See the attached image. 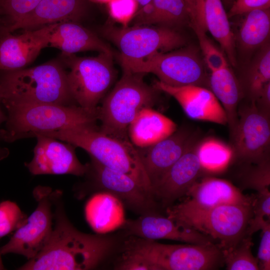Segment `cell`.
<instances>
[{"label": "cell", "instance_id": "8992f818", "mask_svg": "<svg viewBox=\"0 0 270 270\" xmlns=\"http://www.w3.org/2000/svg\"><path fill=\"white\" fill-rule=\"evenodd\" d=\"M167 217L218 242L222 251L234 246L246 236L252 218V204H224L204 209L186 201L166 208Z\"/></svg>", "mask_w": 270, "mask_h": 270}, {"label": "cell", "instance_id": "ffe728a7", "mask_svg": "<svg viewBox=\"0 0 270 270\" xmlns=\"http://www.w3.org/2000/svg\"><path fill=\"white\" fill-rule=\"evenodd\" d=\"M87 7V0H41L32 12L0 31L11 32L63 22H78L86 14Z\"/></svg>", "mask_w": 270, "mask_h": 270}, {"label": "cell", "instance_id": "e0dca14e", "mask_svg": "<svg viewBox=\"0 0 270 270\" xmlns=\"http://www.w3.org/2000/svg\"><path fill=\"white\" fill-rule=\"evenodd\" d=\"M198 142L190 146L152 188L156 202L167 208L186 195L196 182L202 170L196 151Z\"/></svg>", "mask_w": 270, "mask_h": 270}, {"label": "cell", "instance_id": "7402d4cb", "mask_svg": "<svg viewBox=\"0 0 270 270\" xmlns=\"http://www.w3.org/2000/svg\"><path fill=\"white\" fill-rule=\"evenodd\" d=\"M186 200L196 207L208 209L224 204L252 205L254 198L244 195L230 182L208 177L196 182L190 189Z\"/></svg>", "mask_w": 270, "mask_h": 270}, {"label": "cell", "instance_id": "d590c367", "mask_svg": "<svg viewBox=\"0 0 270 270\" xmlns=\"http://www.w3.org/2000/svg\"><path fill=\"white\" fill-rule=\"evenodd\" d=\"M248 173L245 179L246 184L258 192L269 190L270 184V167L269 158L260 162Z\"/></svg>", "mask_w": 270, "mask_h": 270}, {"label": "cell", "instance_id": "f35d334b", "mask_svg": "<svg viewBox=\"0 0 270 270\" xmlns=\"http://www.w3.org/2000/svg\"><path fill=\"white\" fill-rule=\"evenodd\" d=\"M257 106L262 111L270 112V82L266 84L254 101Z\"/></svg>", "mask_w": 270, "mask_h": 270}, {"label": "cell", "instance_id": "ba28073f", "mask_svg": "<svg viewBox=\"0 0 270 270\" xmlns=\"http://www.w3.org/2000/svg\"><path fill=\"white\" fill-rule=\"evenodd\" d=\"M118 58L123 70L152 73L159 81L169 86L209 87V76L204 63L192 48L182 47L168 52H156L140 60Z\"/></svg>", "mask_w": 270, "mask_h": 270}, {"label": "cell", "instance_id": "9c48e42d", "mask_svg": "<svg viewBox=\"0 0 270 270\" xmlns=\"http://www.w3.org/2000/svg\"><path fill=\"white\" fill-rule=\"evenodd\" d=\"M61 59L70 69L67 80L74 102L87 110L98 112V104L114 78L112 54L100 52L90 57L62 54Z\"/></svg>", "mask_w": 270, "mask_h": 270}, {"label": "cell", "instance_id": "74e56055", "mask_svg": "<svg viewBox=\"0 0 270 270\" xmlns=\"http://www.w3.org/2000/svg\"><path fill=\"white\" fill-rule=\"evenodd\" d=\"M270 0H236L232 4L228 16L244 14L256 10L270 9Z\"/></svg>", "mask_w": 270, "mask_h": 270}, {"label": "cell", "instance_id": "277c9868", "mask_svg": "<svg viewBox=\"0 0 270 270\" xmlns=\"http://www.w3.org/2000/svg\"><path fill=\"white\" fill-rule=\"evenodd\" d=\"M40 135L54 138L84 149L90 158L101 164L132 178L152 195L151 184L138 150L130 140L106 134L96 125L58 130Z\"/></svg>", "mask_w": 270, "mask_h": 270}, {"label": "cell", "instance_id": "6da1fadb", "mask_svg": "<svg viewBox=\"0 0 270 270\" xmlns=\"http://www.w3.org/2000/svg\"><path fill=\"white\" fill-rule=\"evenodd\" d=\"M62 192L52 191L54 226L42 250L20 270H87L96 268L112 252L114 240L78 230L66 216Z\"/></svg>", "mask_w": 270, "mask_h": 270}, {"label": "cell", "instance_id": "8d00e7d4", "mask_svg": "<svg viewBox=\"0 0 270 270\" xmlns=\"http://www.w3.org/2000/svg\"><path fill=\"white\" fill-rule=\"evenodd\" d=\"M262 238L258 253L260 270H270V222L264 220L260 226Z\"/></svg>", "mask_w": 270, "mask_h": 270}, {"label": "cell", "instance_id": "3957f363", "mask_svg": "<svg viewBox=\"0 0 270 270\" xmlns=\"http://www.w3.org/2000/svg\"><path fill=\"white\" fill-rule=\"evenodd\" d=\"M4 107L38 104L73 105L62 63L53 60L30 68L4 71L0 77Z\"/></svg>", "mask_w": 270, "mask_h": 270}, {"label": "cell", "instance_id": "5b68a950", "mask_svg": "<svg viewBox=\"0 0 270 270\" xmlns=\"http://www.w3.org/2000/svg\"><path fill=\"white\" fill-rule=\"evenodd\" d=\"M7 119L0 138L8 142L44 133L96 125L98 110H87L74 104H38L5 107Z\"/></svg>", "mask_w": 270, "mask_h": 270}, {"label": "cell", "instance_id": "cb8c5ba5", "mask_svg": "<svg viewBox=\"0 0 270 270\" xmlns=\"http://www.w3.org/2000/svg\"><path fill=\"white\" fill-rule=\"evenodd\" d=\"M84 212L87 222L98 234L122 226L126 221L122 202L104 192L96 193L90 198Z\"/></svg>", "mask_w": 270, "mask_h": 270}, {"label": "cell", "instance_id": "ab89813d", "mask_svg": "<svg viewBox=\"0 0 270 270\" xmlns=\"http://www.w3.org/2000/svg\"><path fill=\"white\" fill-rule=\"evenodd\" d=\"M188 12L190 24L196 20L198 0H184Z\"/></svg>", "mask_w": 270, "mask_h": 270}, {"label": "cell", "instance_id": "52a82bcc", "mask_svg": "<svg viewBox=\"0 0 270 270\" xmlns=\"http://www.w3.org/2000/svg\"><path fill=\"white\" fill-rule=\"evenodd\" d=\"M124 73L98 108L100 131L109 136L130 140L128 128L138 112L152 108L156 100V91L143 80L144 74L123 70Z\"/></svg>", "mask_w": 270, "mask_h": 270}, {"label": "cell", "instance_id": "d6a6232c", "mask_svg": "<svg viewBox=\"0 0 270 270\" xmlns=\"http://www.w3.org/2000/svg\"><path fill=\"white\" fill-rule=\"evenodd\" d=\"M192 28L198 37L205 62L209 70L212 71L228 65L223 54L208 38L206 31L198 26Z\"/></svg>", "mask_w": 270, "mask_h": 270}, {"label": "cell", "instance_id": "603a6c76", "mask_svg": "<svg viewBox=\"0 0 270 270\" xmlns=\"http://www.w3.org/2000/svg\"><path fill=\"white\" fill-rule=\"evenodd\" d=\"M177 128V124L170 118L152 108H144L130 124L128 136L136 148H144L170 136Z\"/></svg>", "mask_w": 270, "mask_h": 270}, {"label": "cell", "instance_id": "4dcf8cb0", "mask_svg": "<svg viewBox=\"0 0 270 270\" xmlns=\"http://www.w3.org/2000/svg\"><path fill=\"white\" fill-rule=\"evenodd\" d=\"M252 245L251 236L246 235L232 248L222 251L226 270H260L258 258L252 252Z\"/></svg>", "mask_w": 270, "mask_h": 270}, {"label": "cell", "instance_id": "5bb4252c", "mask_svg": "<svg viewBox=\"0 0 270 270\" xmlns=\"http://www.w3.org/2000/svg\"><path fill=\"white\" fill-rule=\"evenodd\" d=\"M36 138L37 142L33 158L30 162L24 164L32 174L85 175L88 164H82L78 160L73 145L46 136Z\"/></svg>", "mask_w": 270, "mask_h": 270}, {"label": "cell", "instance_id": "b9f144b4", "mask_svg": "<svg viewBox=\"0 0 270 270\" xmlns=\"http://www.w3.org/2000/svg\"><path fill=\"white\" fill-rule=\"evenodd\" d=\"M138 6V9L140 8H141L143 7L144 6H146L150 2H151L152 0H135Z\"/></svg>", "mask_w": 270, "mask_h": 270}, {"label": "cell", "instance_id": "30bf717a", "mask_svg": "<svg viewBox=\"0 0 270 270\" xmlns=\"http://www.w3.org/2000/svg\"><path fill=\"white\" fill-rule=\"evenodd\" d=\"M104 34L118 48V56L130 60L142 59L156 52L172 51L186 44L182 34L166 26H112L105 28Z\"/></svg>", "mask_w": 270, "mask_h": 270}, {"label": "cell", "instance_id": "d4e9b609", "mask_svg": "<svg viewBox=\"0 0 270 270\" xmlns=\"http://www.w3.org/2000/svg\"><path fill=\"white\" fill-rule=\"evenodd\" d=\"M209 89L226 113L232 134L238 124V105L244 94L239 80L228 65L210 71Z\"/></svg>", "mask_w": 270, "mask_h": 270}, {"label": "cell", "instance_id": "7a4b0ae2", "mask_svg": "<svg viewBox=\"0 0 270 270\" xmlns=\"http://www.w3.org/2000/svg\"><path fill=\"white\" fill-rule=\"evenodd\" d=\"M119 260L116 268L122 270H210L224 262L214 243L168 244L134 236L124 242Z\"/></svg>", "mask_w": 270, "mask_h": 270}, {"label": "cell", "instance_id": "2e32d148", "mask_svg": "<svg viewBox=\"0 0 270 270\" xmlns=\"http://www.w3.org/2000/svg\"><path fill=\"white\" fill-rule=\"evenodd\" d=\"M153 86L173 97L190 118L222 125L228 124L226 113L212 92L205 87L174 86L156 80Z\"/></svg>", "mask_w": 270, "mask_h": 270}, {"label": "cell", "instance_id": "d6986e66", "mask_svg": "<svg viewBox=\"0 0 270 270\" xmlns=\"http://www.w3.org/2000/svg\"><path fill=\"white\" fill-rule=\"evenodd\" d=\"M122 226L128 236L150 240L165 239L196 244L213 243L210 238L194 230L152 213L126 221Z\"/></svg>", "mask_w": 270, "mask_h": 270}, {"label": "cell", "instance_id": "f1b7e54d", "mask_svg": "<svg viewBox=\"0 0 270 270\" xmlns=\"http://www.w3.org/2000/svg\"><path fill=\"white\" fill-rule=\"evenodd\" d=\"M270 82V46L268 42L260 48L256 57L243 76L242 82L244 96L255 101L264 86Z\"/></svg>", "mask_w": 270, "mask_h": 270}, {"label": "cell", "instance_id": "f546056e", "mask_svg": "<svg viewBox=\"0 0 270 270\" xmlns=\"http://www.w3.org/2000/svg\"><path fill=\"white\" fill-rule=\"evenodd\" d=\"M196 151L202 168L213 172L224 169L234 154L232 147L213 138L198 144Z\"/></svg>", "mask_w": 270, "mask_h": 270}, {"label": "cell", "instance_id": "4fadbf2b", "mask_svg": "<svg viewBox=\"0 0 270 270\" xmlns=\"http://www.w3.org/2000/svg\"><path fill=\"white\" fill-rule=\"evenodd\" d=\"M85 175L89 178L88 184H85L88 186L86 190L90 188L110 193L120 200L123 204L140 214L152 213L156 206V202L152 196L132 178L108 168L92 158Z\"/></svg>", "mask_w": 270, "mask_h": 270}, {"label": "cell", "instance_id": "44dd1931", "mask_svg": "<svg viewBox=\"0 0 270 270\" xmlns=\"http://www.w3.org/2000/svg\"><path fill=\"white\" fill-rule=\"evenodd\" d=\"M48 46L59 49L62 54L86 51L112 54L110 46L95 34L73 22L49 24Z\"/></svg>", "mask_w": 270, "mask_h": 270}, {"label": "cell", "instance_id": "ac0fdd59", "mask_svg": "<svg viewBox=\"0 0 270 270\" xmlns=\"http://www.w3.org/2000/svg\"><path fill=\"white\" fill-rule=\"evenodd\" d=\"M49 24L26 30L18 36L0 32V70L24 68L32 62L48 46Z\"/></svg>", "mask_w": 270, "mask_h": 270}, {"label": "cell", "instance_id": "e575fe53", "mask_svg": "<svg viewBox=\"0 0 270 270\" xmlns=\"http://www.w3.org/2000/svg\"><path fill=\"white\" fill-rule=\"evenodd\" d=\"M107 4L111 18L122 26H128L138 9L135 0H110Z\"/></svg>", "mask_w": 270, "mask_h": 270}, {"label": "cell", "instance_id": "ee69618b", "mask_svg": "<svg viewBox=\"0 0 270 270\" xmlns=\"http://www.w3.org/2000/svg\"><path fill=\"white\" fill-rule=\"evenodd\" d=\"M1 255L2 254L0 253V270L4 269V265H3L2 260V258H1Z\"/></svg>", "mask_w": 270, "mask_h": 270}, {"label": "cell", "instance_id": "60d3db41", "mask_svg": "<svg viewBox=\"0 0 270 270\" xmlns=\"http://www.w3.org/2000/svg\"><path fill=\"white\" fill-rule=\"evenodd\" d=\"M2 101L0 98V126L2 123L6 122L7 119V116L4 114L1 108ZM9 154V150L5 148H2L0 146V160L6 158Z\"/></svg>", "mask_w": 270, "mask_h": 270}, {"label": "cell", "instance_id": "83f0119b", "mask_svg": "<svg viewBox=\"0 0 270 270\" xmlns=\"http://www.w3.org/2000/svg\"><path fill=\"white\" fill-rule=\"evenodd\" d=\"M245 14L237 36L239 47L244 52L261 48L270 33V9L256 10Z\"/></svg>", "mask_w": 270, "mask_h": 270}, {"label": "cell", "instance_id": "836d02e7", "mask_svg": "<svg viewBox=\"0 0 270 270\" xmlns=\"http://www.w3.org/2000/svg\"><path fill=\"white\" fill-rule=\"evenodd\" d=\"M41 0H0V12L8 20L7 27L32 12Z\"/></svg>", "mask_w": 270, "mask_h": 270}, {"label": "cell", "instance_id": "484cf974", "mask_svg": "<svg viewBox=\"0 0 270 270\" xmlns=\"http://www.w3.org/2000/svg\"><path fill=\"white\" fill-rule=\"evenodd\" d=\"M187 20L190 18L184 0H152L138 10L130 23L132 26L160 24L169 26Z\"/></svg>", "mask_w": 270, "mask_h": 270}, {"label": "cell", "instance_id": "8fae6325", "mask_svg": "<svg viewBox=\"0 0 270 270\" xmlns=\"http://www.w3.org/2000/svg\"><path fill=\"white\" fill-rule=\"evenodd\" d=\"M52 192V188L48 186H38L34 188L32 194L37 206L15 230L10 240L0 248L1 254H16L29 260L42 250L53 229Z\"/></svg>", "mask_w": 270, "mask_h": 270}, {"label": "cell", "instance_id": "7bdbcfd3", "mask_svg": "<svg viewBox=\"0 0 270 270\" xmlns=\"http://www.w3.org/2000/svg\"><path fill=\"white\" fill-rule=\"evenodd\" d=\"M92 2L99 4H107L110 0H88Z\"/></svg>", "mask_w": 270, "mask_h": 270}, {"label": "cell", "instance_id": "7c38bea8", "mask_svg": "<svg viewBox=\"0 0 270 270\" xmlns=\"http://www.w3.org/2000/svg\"><path fill=\"white\" fill-rule=\"evenodd\" d=\"M238 124L231 134L234 153L242 160L256 164L269 158L270 114L250 100L238 106Z\"/></svg>", "mask_w": 270, "mask_h": 270}, {"label": "cell", "instance_id": "9a60e30c", "mask_svg": "<svg viewBox=\"0 0 270 270\" xmlns=\"http://www.w3.org/2000/svg\"><path fill=\"white\" fill-rule=\"evenodd\" d=\"M196 134L181 127L170 136L144 148H136L150 180L152 190L174 164L193 144Z\"/></svg>", "mask_w": 270, "mask_h": 270}, {"label": "cell", "instance_id": "4316f807", "mask_svg": "<svg viewBox=\"0 0 270 270\" xmlns=\"http://www.w3.org/2000/svg\"><path fill=\"white\" fill-rule=\"evenodd\" d=\"M203 14L206 30L218 42L230 64L236 66V39L221 0H204Z\"/></svg>", "mask_w": 270, "mask_h": 270}, {"label": "cell", "instance_id": "1f68e13d", "mask_svg": "<svg viewBox=\"0 0 270 270\" xmlns=\"http://www.w3.org/2000/svg\"><path fill=\"white\" fill-rule=\"evenodd\" d=\"M27 218L14 202L4 200L0 202V239L16 230Z\"/></svg>", "mask_w": 270, "mask_h": 270}]
</instances>
